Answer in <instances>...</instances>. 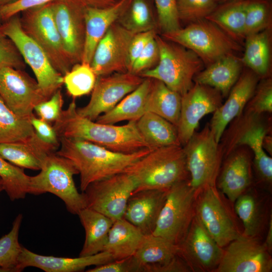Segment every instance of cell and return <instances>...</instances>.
Segmentation results:
<instances>
[{"label": "cell", "instance_id": "53", "mask_svg": "<svg viewBox=\"0 0 272 272\" xmlns=\"http://www.w3.org/2000/svg\"><path fill=\"white\" fill-rule=\"evenodd\" d=\"M87 7L105 8L113 6L119 0H78Z\"/></svg>", "mask_w": 272, "mask_h": 272}, {"label": "cell", "instance_id": "54", "mask_svg": "<svg viewBox=\"0 0 272 272\" xmlns=\"http://www.w3.org/2000/svg\"><path fill=\"white\" fill-rule=\"evenodd\" d=\"M268 252L271 254L272 251V214H270L267 223V231L265 241L263 242Z\"/></svg>", "mask_w": 272, "mask_h": 272}, {"label": "cell", "instance_id": "50", "mask_svg": "<svg viewBox=\"0 0 272 272\" xmlns=\"http://www.w3.org/2000/svg\"><path fill=\"white\" fill-rule=\"evenodd\" d=\"M59 0H15L0 7L3 22L18 13Z\"/></svg>", "mask_w": 272, "mask_h": 272}, {"label": "cell", "instance_id": "57", "mask_svg": "<svg viewBox=\"0 0 272 272\" xmlns=\"http://www.w3.org/2000/svg\"><path fill=\"white\" fill-rule=\"evenodd\" d=\"M4 190V184H3V183L1 178H0V193H1V192H2Z\"/></svg>", "mask_w": 272, "mask_h": 272}, {"label": "cell", "instance_id": "41", "mask_svg": "<svg viewBox=\"0 0 272 272\" xmlns=\"http://www.w3.org/2000/svg\"><path fill=\"white\" fill-rule=\"evenodd\" d=\"M23 215L15 219L11 231L0 238V272H16L22 246L19 242V233Z\"/></svg>", "mask_w": 272, "mask_h": 272}, {"label": "cell", "instance_id": "55", "mask_svg": "<svg viewBox=\"0 0 272 272\" xmlns=\"http://www.w3.org/2000/svg\"><path fill=\"white\" fill-rule=\"evenodd\" d=\"M262 146L263 150L271 156L272 154V138L271 135L266 134L263 139Z\"/></svg>", "mask_w": 272, "mask_h": 272}, {"label": "cell", "instance_id": "10", "mask_svg": "<svg viewBox=\"0 0 272 272\" xmlns=\"http://www.w3.org/2000/svg\"><path fill=\"white\" fill-rule=\"evenodd\" d=\"M209 126L194 132L183 146L190 183L197 192L209 186L216 185L223 153Z\"/></svg>", "mask_w": 272, "mask_h": 272}, {"label": "cell", "instance_id": "28", "mask_svg": "<svg viewBox=\"0 0 272 272\" xmlns=\"http://www.w3.org/2000/svg\"><path fill=\"white\" fill-rule=\"evenodd\" d=\"M152 79L144 78L142 83L124 97L114 107L99 116L96 121L115 124L123 121H137L146 112L148 96Z\"/></svg>", "mask_w": 272, "mask_h": 272}, {"label": "cell", "instance_id": "4", "mask_svg": "<svg viewBox=\"0 0 272 272\" xmlns=\"http://www.w3.org/2000/svg\"><path fill=\"white\" fill-rule=\"evenodd\" d=\"M155 39L159 49L158 62L140 76L159 80L182 96L192 87L194 77L204 69L205 64L190 49L158 34Z\"/></svg>", "mask_w": 272, "mask_h": 272}, {"label": "cell", "instance_id": "36", "mask_svg": "<svg viewBox=\"0 0 272 272\" xmlns=\"http://www.w3.org/2000/svg\"><path fill=\"white\" fill-rule=\"evenodd\" d=\"M152 79L148 96L146 110L177 126L181 108V95L162 82Z\"/></svg>", "mask_w": 272, "mask_h": 272}, {"label": "cell", "instance_id": "16", "mask_svg": "<svg viewBox=\"0 0 272 272\" xmlns=\"http://www.w3.org/2000/svg\"><path fill=\"white\" fill-rule=\"evenodd\" d=\"M53 18L64 48L72 63L81 62L85 41L87 6L78 0L51 3Z\"/></svg>", "mask_w": 272, "mask_h": 272}, {"label": "cell", "instance_id": "21", "mask_svg": "<svg viewBox=\"0 0 272 272\" xmlns=\"http://www.w3.org/2000/svg\"><path fill=\"white\" fill-rule=\"evenodd\" d=\"M133 256L139 272L191 271L178 254V245L152 234L145 235Z\"/></svg>", "mask_w": 272, "mask_h": 272}, {"label": "cell", "instance_id": "58", "mask_svg": "<svg viewBox=\"0 0 272 272\" xmlns=\"http://www.w3.org/2000/svg\"><path fill=\"white\" fill-rule=\"evenodd\" d=\"M3 22H3V20L2 19L1 14V12H0V25H1Z\"/></svg>", "mask_w": 272, "mask_h": 272}, {"label": "cell", "instance_id": "15", "mask_svg": "<svg viewBox=\"0 0 272 272\" xmlns=\"http://www.w3.org/2000/svg\"><path fill=\"white\" fill-rule=\"evenodd\" d=\"M0 97L15 113L30 118L34 107L48 100L36 80L22 70L0 68Z\"/></svg>", "mask_w": 272, "mask_h": 272}, {"label": "cell", "instance_id": "23", "mask_svg": "<svg viewBox=\"0 0 272 272\" xmlns=\"http://www.w3.org/2000/svg\"><path fill=\"white\" fill-rule=\"evenodd\" d=\"M252 182L250 153L241 147L226 156L220 169L217 182L218 189L232 203L246 190Z\"/></svg>", "mask_w": 272, "mask_h": 272}, {"label": "cell", "instance_id": "18", "mask_svg": "<svg viewBox=\"0 0 272 272\" xmlns=\"http://www.w3.org/2000/svg\"><path fill=\"white\" fill-rule=\"evenodd\" d=\"M178 247V254L186 262L191 271L195 272H215L224 250L196 215Z\"/></svg>", "mask_w": 272, "mask_h": 272}, {"label": "cell", "instance_id": "39", "mask_svg": "<svg viewBox=\"0 0 272 272\" xmlns=\"http://www.w3.org/2000/svg\"><path fill=\"white\" fill-rule=\"evenodd\" d=\"M0 178L12 201L24 198L29 192L30 176L23 168L18 167L0 156Z\"/></svg>", "mask_w": 272, "mask_h": 272}, {"label": "cell", "instance_id": "31", "mask_svg": "<svg viewBox=\"0 0 272 272\" xmlns=\"http://www.w3.org/2000/svg\"><path fill=\"white\" fill-rule=\"evenodd\" d=\"M247 0H225L206 18L243 45Z\"/></svg>", "mask_w": 272, "mask_h": 272}, {"label": "cell", "instance_id": "52", "mask_svg": "<svg viewBox=\"0 0 272 272\" xmlns=\"http://www.w3.org/2000/svg\"><path fill=\"white\" fill-rule=\"evenodd\" d=\"M157 34L156 30L135 34L131 41L128 52L129 72L132 64L150 41Z\"/></svg>", "mask_w": 272, "mask_h": 272}, {"label": "cell", "instance_id": "24", "mask_svg": "<svg viewBox=\"0 0 272 272\" xmlns=\"http://www.w3.org/2000/svg\"><path fill=\"white\" fill-rule=\"evenodd\" d=\"M114 260L106 251L79 257H63L38 254L22 246L16 272L32 266L46 272H77L84 270L87 267L97 266Z\"/></svg>", "mask_w": 272, "mask_h": 272}, {"label": "cell", "instance_id": "13", "mask_svg": "<svg viewBox=\"0 0 272 272\" xmlns=\"http://www.w3.org/2000/svg\"><path fill=\"white\" fill-rule=\"evenodd\" d=\"M135 188L132 177L122 172L91 183L83 192L86 208L114 222L123 218L127 201Z\"/></svg>", "mask_w": 272, "mask_h": 272}, {"label": "cell", "instance_id": "51", "mask_svg": "<svg viewBox=\"0 0 272 272\" xmlns=\"http://www.w3.org/2000/svg\"><path fill=\"white\" fill-rule=\"evenodd\" d=\"M87 272H139V266L133 255L119 260L95 266Z\"/></svg>", "mask_w": 272, "mask_h": 272}, {"label": "cell", "instance_id": "34", "mask_svg": "<svg viewBox=\"0 0 272 272\" xmlns=\"http://www.w3.org/2000/svg\"><path fill=\"white\" fill-rule=\"evenodd\" d=\"M49 153L34 134L25 141L0 144V156L23 169L40 170L43 160Z\"/></svg>", "mask_w": 272, "mask_h": 272}, {"label": "cell", "instance_id": "48", "mask_svg": "<svg viewBox=\"0 0 272 272\" xmlns=\"http://www.w3.org/2000/svg\"><path fill=\"white\" fill-rule=\"evenodd\" d=\"M25 61L13 41L0 30V68L22 70Z\"/></svg>", "mask_w": 272, "mask_h": 272}, {"label": "cell", "instance_id": "11", "mask_svg": "<svg viewBox=\"0 0 272 272\" xmlns=\"http://www.w3.org/2000/svg\"><path fill=\"white\" fill-rule=\"evenodd\" d=\"M0 30L14 43L32 70L40 88L49 99L63 84V76L54 69L42 48L24 31L17 15L0 25Z\"/></svg>", "mask_w": 272, "mask_h": 272}, {"label": "cell", "instance_id": "8", "mask_svg": "<svg viewBox=\"0 0 272 272\" xmlns=\"http://www.w3.org/2000/svg\"><path fill=\"white\" fill-rule=\"evenodd\" d=\"M230 202L216 185L207 186L197 192L195 215L222 248L242 234Z\"/></svg>", "mask_w": 272, "mask_h": 272}, {"label": "cell", "instance_id": "38", "mask_svg": "<svg viewBox=\"0 0 272 272\" xmlns=\"http://www.w3.org/2000/svg\"><path fill=\"white\" fill-rule=\"evenodd\" d=\"M117 22L134 34L158 27L147 0H132Z\"/></svg>", "mask_w": 272, "mask_h": 272}, {"label": "cell", "instance_id": "29", "mask_svg": "<svg viewBox=\"0 0 272 272\" xmlns=\"http://www.w3.org/2000/svg\"><path fill=\"white\" fill-rule=\"evenodd\" d=\"M241 60L260 79L270 76L271 63V27L246 36Z\"/></svg>", "mask_w": 272, "mask_h": 272}, {"label": "cell", "instance_id": "12", "mask_svg": "<svg viewBox=\"0 0 272 272\" xmlns=\"http://www.w3.org/2000/svg\"><path fill=\"white\" fill-rule=\"evenodd\" d=\"M52 3L23 12L20 21L24 31L42 48L54 69L64 76L73 65L57 30Z\"/></svg>", "mask_w": 272, "mask_h": 272}, {"label": "cell", "instance_id": "5", "mask_svg": "<svg viewBox=\"0 0 272 272\" xmlns=\"http://www.w3.org/2000/svg\"><path fill=\"white\" fill-rule=\"evenodd\" d=\"M40 172L30 176L29 194L52 193L65 203L67 210L77 215L86 208L83 192L76 187L74 176L79 172L73 162L56 152L48 154L42 161Z\"/></svg>", "mask_w": 272, "mask_h": 272}, {"label": "cell", "instance_id": "47", "mask_svg": "<svg viewBox=\"0 0 272 272\" xmlns=\"http://www.w3.org/2000/svg\"><path fill=\"white\" fill-rule=\"evenodd\" d=\"M159 49L155 37L147 44L131 65L129 73L140 76L154 67L158 62Z\"/></svg>", "mask_w": 272, "mask_h": 272}, {"label": "cell", "instance_id": "43", "mask_svg": "<svg viewBox=\"0 0 272 272\" xmlns=\"http://www.w3.org/2000/svg\"><path fill=\"white\" fill-rule=\"evenodd\" d=\"M225 0H177L180 22L188 24L205 19Z\"/></svg>", "mask_w": 272, "mask_h": 272}, {"label": "cell", "instance_id": "45", "mask_svg": "<svg viewBox=\"0 0 272 272\" xmlns=\"http://www.w3.org/2000/svg\"><path fill=\"white\" fill-rule=\"evenodd\" d=\"M157 13V26L161 34L175 31L181 28L177 0H154Z\"/></svg>", "mask_w": 272, "mask_h": 272}, {"label": "cell", "instance_id": "46", "mask_svg": "<svg viewBox=\"0 0 272 272\" xmlns=\"http://www.w3.org/2000/svg\"><path fill=\"white\" fill-rule=\"evenodd\" d=\"M30 120L36 138L50 152H56L60 146V140L49 123L37 117L33 113Z\"/></svg>", "mask_w": 272, "mask_h": 272}, {"label": "cell", "instance_id": "19", "mask_svg": "<svg viewBox=\"0 0 272 272\" xmlns=\"http://www.w3.org/2000/svg\"><path fill=\"white\" fill-rule=\"evenodd\" d=\"M134 35L117 22L110 26L97 44L91 62L97 77L128 72L129 48Z\"/></svg>", "mask_w": 272, "mask_h": 272}, {"label": "cell", "instance_id": "27", "mask_svg": "<svg viewBox=\"0 0 272 272\" xmlns=\"http://www.w3.org/2000/svg\"><path fill=\"white\" fill-rule=\"evenodd\" d=\"M243 65L237 55L225 56L205 66L195 75L193 82L213 88L223 97H227L242 72Z\"/></svg>", "mask_w": 272, "mask_h": 272}, {"label": "cell", "instance_id": "56", "mask_svg": "<svg viewBox=\"0 0 272 272\" xmlns=\"http://www.w3.org/2000/svg\"><path fill=\"white\" fill-rule=\"evenodd\" d=\"M15 0H0V7L8 4Z\"/></svg>", "mask_w": 272, "mask_h": 272}, {"label": "cell", "instance_id": "49", "mask_svg": "<svg viewBox=\"0 0 272 272\" xmlns=\"http://www.w3.org/2000/svg\"><path fill=\"white\" fill-rule=\"evenodd\" d=\"M63 105V96L59 89L49 99L36 105L34 110L40 118L50 123L59 118Z\"/></svg>", "mask_w": 272, "mask_h": 272}, {"label": "cell", "instance_id": "42", "mask_svg": "<svg viewBox=\"0 0 272 272\" xmlns=\"http://www.w3.org/2000/svg\"><path fill=\"white\" fill-rule=\"evenodd\" d=\"M271 0H247L245 37L271 27Z\"/></svg>", "mask_w": 272, "mask_h": 272}, {"label": "cell", "instance_id": "33", "mask_svg": "<svg viewBox=\"0 0 272 272\" xmlns=\"http://www.w3.org/2000/svg\"><path fill=\"white\" fill-rule=\"evenodd\" d=\"M145 235L137 227L122 218L113 222L103 251L110 253L114 260L132 256Z\"/></svg>", "mask_w": 272, "mask_h": 272}, {"label": "cell", "instance_id": "6", "mask_svg": "<svg viewBox=\"0 0 272 272\" xmlns=\"http://www.w3.org/2000/svg\"><path fill=\"white\" fill-rule=\"evenodd\" d=\"M161 36L192 51L205 66L225 56L237 55L244 49L242 45L206 19L175 31L161 34Z\"/></svg>", "mask_w": 272, "mask_h": 272}, {"label": "cell", "instance_id": "1", "mask_svg": "<svg viewBox=\"0 0 272 272\" xmlns=\"http://www.w3.org/2000/svg\"><path fill=\"white\" fill-rule=\"evenodd\" d=\"M77 108L74 99L54 122L53 126L59 139L84 140L124 154L153 149L139 131L136 121L121 125L98 123L80 115Z\"/></svg>", "mask_w": 272, "mask_h": 272}, {"label": "cell", "instance_id": "17", "mask_svg": "<svg viewBox=\"0 0 272 272\" xmlns=\"http://www.w3.org/2000/svg\"><path fill=\"white\" fill-rule=\"evenodd\" d=\"M271 254L259 238L242 234L226 246L215 272H270Z\"/></svg>", "mask_w": 272, "mask_h": 272}, {"label": "cell", "instance_id": "25", "mask_svg": "<svg viewBox=\"0 0 272 272\" xmlns=\"http://www.w3.org/2000/svg\"><path fill=\"white\" fill-rule=\"evenodd\" d=\"M168 189H146L132 193L123 218L144 235L153 234Z\"/></svg>", "mask_w": 272, "mask_h": 272}, {"label": "cell", "instance_id": "35", "mask_svg": "<svg viewBox=\"0 0 272 272\" xmlns=\"http://www.w3.org/2000/svg\"><path fill=\"white\" fill-rule=\"evenodd\" d=\"M136 125L143 139L153 149L181 145L177 127L156 114L146 112L136 121Z\"/></svg>", "mask_w": 272, "mask_h": 272}, {"label": "cell", "instance_id": "40", "mask_svg": "<svg viewBox=\"0 0 272 272\" xmlns=\"http://www.w3.org/2000/svg\"><path fill=\"white\" fill-rule=\"evenodd\" d=\"M97 79L91 64L85 62L74 64L70 71L63 76V84L67 91L74 98L91 93Z\"/></svg>", "mask_w": 272, "mask_h": 272}, {"label": "cell", "instance_id": "37", "mask_svg": "<svg viewBox=\"0 0 272 272\" xmlns=\"http://www.w3.org/2000/svg\"><path fill=\"white\" fill-rule=\"evenodd\" d=\"M34 134L30 118L17 115L0 97V144L25 141Z\"/></svg>", "mask_w": 272, "mask_h": 272}, {"label": "cell", "instance_id": "7", "mask_svg": "<svg viewBox=\"0 0 272 272\" xmlns=\"http://www.w3.org/2000/svg\"><path fill=\"white\" fill-rule=\"evenodd\" d=\"M262 114L245 112L235 118L221 145L225 157L239 147L246 146L254 154V163L260 181L270 187L272 183V159L263 150L262 140L267 134V123Z\"/></svg>", "mask_w": 272, "mask_h": 272}, {"label": "cell", "instance_id": "30", "mask_svg": "<svg viewBox=\"0 0 272 272\" xmlns=\"http://www.w3.org/2000/svg\"><path fill=\"white\" fill-rule=\"evenodd\" d=\"M234 203L235 212L243 225L242 235L259 238L267 221L265 202L250 187Z\"/></svg>", "mask_w": 272, "mask_h": 272}, {"label": "cell", "instance_id": "20", "mask_svg": "<svg viewBox=\"0 0 272 272\" xmlns=\"http://www.w3.org/2000/svg\"><path fill=\"white\" fill-rule=\"evenodd\" d=\"M222 98L220 92L215 89L196 83L181 96L177 129L182 146L194 133L201 118L214 113L222 105Z\"/></svg>", "mask_w": 272, "mask_h": 272}, {"label": "cell", "instance_id": "44", "mask_svg": "<svg viewBox=\"0 0 272 272\" xmlns=\"http://www.w3.org/2000/svg\"><path fill=\"white\" fill-rule=\"evenodd\" d=\"M246 108V112L258 115L272 112V79L270 76L258 82Z\"/></svg>", "mask_w": 272, "mask_h": 272}, {"label": "cell", "instance_id": "26", "mask_svg": "<svg viewBox=\"0 0 272 272\" xmlns=\"http://www.w3.org/2000/svg\"><path fill=\"white\" fill-rule=\"evenodd\" d=\"M132 0H119L105 8L86 7L85 12V41L81 62L91 64L100 40L108 29L116 22Z\"/></svg>", "mask_w": 272, "mask_h": 272}, {"label": "cell", "instance_id": "2", "mask_svg": "<svg viewBox=\"0 0 272 272\" xmlns=\"http://www.w3.org/2000/svg\"><path fill=\"white\" fill-rule=\"evenodd\" d=\"M56 153L71 160L80 176L84 192L91 183L124 172L137 161L153 149H146L124 154L115 152L94 143L61 138Z\"/></svg>", "mask_w": 272, "mask_h": 272}, {"label": "cell", "instance_id": "3", "mask_svg": "<svg viewBox=\"0 0 272 272\" xmlns=\"http://www.w3.org/2000/svg\"><path fill=\"white\" fill-rule=\"evenodd\" d=\"M124 172L135 181L136 188L133 192L146 189H168L179 182L190 180L184 149L181 145L153 149Z\"/></svg>", "mask_w": 272, "mask_h": 272}, {"label": "cell", "instance_id": "9", "mask_svg": "<svg viewBox=\"0 0 272 272\" xmlns=\"http://www.w3.org/2000/svg\"><path fill=\"white\" fill-rule=\"evenodd\" d=\"M196 195L189 180L170 187L152 234L178 245L195 216Z\"/></svg>", "mask_w": 272, "mask_h": 272}, {"label": "cell", "instance_id": "14", "mask_svg": "<svg viewBox=\"0 0 272 272\" xmlns=\"http://www.w3.org/2000/svg\"><path fill=\"white\" fill-rule=\"evenodd\" d=\"M144 78L129 72L114 73L97 77L88 104L77 108L81 116L96 121L114 107L142 83Z\"/></svg>", "mask_w": 272, "mask_h": 272}, {"label": "cell", "instance_id": "32", "mask_svg": "<svg viewBox=\"0 0 272 272\" xmlns=\"http://www.w3.org/2000/svg\"><path fill=\"white\" fill-rule=\"evenodd\" d=\"M85 231V240L80 256L104 251L113 221L103 214L85 208L78 214Z\"/></svg>", "mask_w": 272, "mask_h": 272}, {"label": "cell", "instance_id": "22", "mask_svg": "<svg viewBox=\"0 0 272 272\" xmlns=\"http://www.w3.org/2000/svg\"><path fill=\"white\" fill-rule=\"evenodd\" d=\"M259 78L249 69H245L231 88L226 102L214 112L209 126L218 143L229 123L242 114L253 95Z\"/></svg>", "mask_w": 272, "mask_h": 272}]
</instances>
